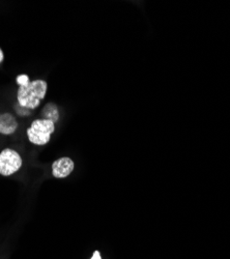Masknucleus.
I'll list each match as a JSON object with an SVG mask.
<instances>
[{
    "instance_id": "nucleus-4",
    "label": "nucleus",
    "mask_w": 230,
    "mask_h": 259,
    "mask_svg": "<svg viewBox=\"0 0 230 259\" xmlns=\"http://www.w3.org/2000/svg\"><path fill=\"white\" fill-rule=\"evenodd\" d=\"M75 164L70 158H61L56 160L52 165V174L56 179H65L74 170Z\"/></svg>"
},
{
    "instance_id": "nucleus-3",
    "label": "nucleus",
    "mask_w": 230,
    "mask_h": 259,
    "mask_svg": "<svg viewBox=\"0 0 230 259\" xmlns=\"http://www.w3.org/2000/svg\"><path fill=\"white\" fill-rule=\"evenodd\" d=\"M22 166V159L16 150L7 148L0 153V175L10 177Z\"/></svg>"
},
{
    "instance_id": "nucleus-1",
    "label": "nucleus",
    "mask_w": 230,
    "mask_h": 259,
    "mask_svg": "<svg viewBox=\"0 0 230 259\" xmlns=\"http://www.w3.org/2000/svg\"><path fill=\"white\" fill-rule=\"evenodd\" d=\"M47 86V82L44 80H34L24 86H20L17 94L19 104L27 109H35L45 98Z\"/></svg>"
},
{
    "instance_id": "nucleus-9",
    "label": "nucleus",
    "mask_w": 230,
    "mask_h": 259,
    "mask_svg": "<svg viewBox=\"0 0 230 259\" xmlns=\"http://www.w3.org/2000/svg\"><path fill=\"white\" fill-rule=\"evenodd\" d=\"M3 60H4V52L2 49H0V62H2Z\"/></svg>"
},
{
    "instance_id": "nucleus-5",
    "label": "nucleus",
    "mask_w": 230,
    "mask_h": 259,
    "mask_svg": "<svg viewBox=\"0 0 230 259\" xmlns=\"http://www.w3.org/2000/svg\"><path fill=\"white\" fill-rule=\"evenodd\" d=\"M18 122L12 114L5 113L0 115V133L5 135H11L16 132Z\"/></svg>"
},
{
    "instance_id": "nucleus-6",
    "label": "nucleus",
    "mask_w": 230,
    "mask_h": 259,
    "mask_svg": "<svg viewBox=\"0 0 230 259\" xmlns=\"http://www.w3.org/2000/svg\"><path fill=\"white\" fill-rule=\"evenodd\" d=\"M43 115L44 119L51 120L53 122L58 120V111H57V107L54 104H48L43 110Z\"/></svg>"
},
{
    "instance_id": "nucleus-2",
    "label": "nucleus",
    "mask_w": 230,
    "mask_h": 259,
    "mask_svg": "<svg viewBox=\"0 0 230 259\" xmlns=\"http://www.w3.org/2000/svg\"><path fill=\"white\" fill-rule=\"evenodd\" d=\"M54 122L47 119H36L32 121L27 130L29 141L35 145H45L50 141L51 134L54 132Z\"/></svg>"
},
{
    "instance_id": "nucleus-7",
    "label": "nucleus",
    "mask_w": 230,
    "mask_h": 259,
    "mask_svg": "<svg viewBox=\"0 0 230 259\" xmlns=\"http://www.w3.org/2000/svg\"><path fill=\"white\" fill-rule=\"evenodd\" d=\"M17 83L20 85V86H24L26 85L27 83H29V77L27 75H19L16 79Z\"/></svg>"
},
{
    "instance_id": "nucleus-8",
    "label": "nucleus",
    "mask_w": 230,
    "mask_h": 259,
    "mask_svg": "<svg viewBox=\"0 0 230 259\" xmlns=\"http://www.w3.org/2000/svg\"><path fill=\"white\" fill-rule=\"evenodd\" d=\"M91 259H101V255H100V252L99 251H96L94 253V256L91 257Z\"/></svg>"
}]
</instances>
